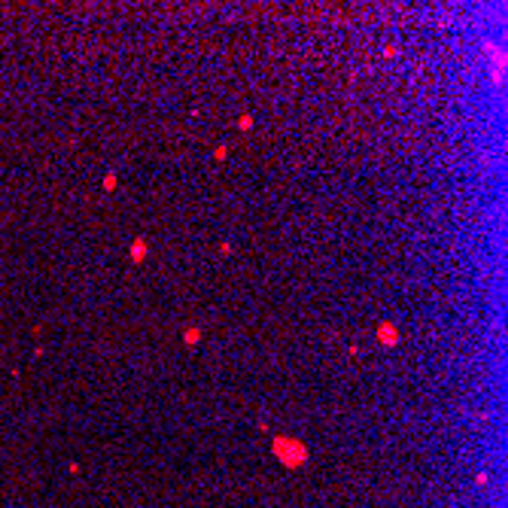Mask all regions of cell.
<instances>
[{
	"mask_svg": "<svg viewBox=\"0 0 508 508\" xmlns=\"http://www.w3.org/2000/svg\"><path fill=\"white\" fill-rule=\"evenodd\" d=\"M198 338H201V332H198V329H186V344H195Z\"/></svg>",
	"mask_w": 508,
	"mask_h": 508,
	"instance_id": "4",
	"label": "cell"
},
{
	"mask_svg": "<svg viewBox=\"0 0 508 508\" xmlns=\"http://www.w3.org/2000/svg\"><path fill=\"white\" fill-rule=\"evenodd\" d=\"M238 125H241V128H244V131H247V128H250V125H253V116H241V122H238Z\"/></svg>",
	"mask_w": 508,
	"mask_h": 508,
	"instance_id": "5",
	"label": "cell"
},
{
	"mask_svg": "<svg viewBox=\"0 0 508 508\" xmlns=\"http://www.w3.org/2000/svg\"><path fill=\"white\" fill-rule=\"evenodd\" d=\"M143 256H146V241H134V247H131V259H134V262H143Z\"/></svg>",
	"mask_w": 508,
	"mask_h": 508,
	"instance_id": "3",
	"label": "cell"
},
{
	"mask_svg": "<svg viewBox=\"0 0 508 508\" xmlns=\"http://www.w3.org/2000/svg\"><path fill=\"white\" fill-rule=\"evenodd\" d=\"M113 186H116V177H113V174H110V177H107V180H104V189H113Z\"/></svg>",
	"mask_w": 508,
	"mask_h": 508,
	"instance_id": "6",
	"label": "cell"
},
{
	"mask_svg": "<svg viewBox=\"0 0 508 508\" xmlns=\"http://www.w3.org/2000/svg\"><path fill=\"white\" fill-rule=\"evenodd\" d=\"M274 453L286 462V465H298L307 459V450L301 441H292V438H274Z\"/></svg>",
	"mask_w": 508,
	"mask_h": 508,
	"instance_id": "1",
	"label": "cell"
},
{
	"mask_svg": "<svg viewBox=\"0 0 508 508\" xmlns=\"http://www.w3.org/2000/svg\"><path fill=\"white\" fill-rule=\"evenodd\" d=\"M377 338H380V344H396V341H399V332L389 326V323H383V326L377 329Z\"/></svg>",
	"mask_w": 508,
	"mask_h": 508,
	"instance_id": "2",
	"label": "cell"
}]
</instances>
